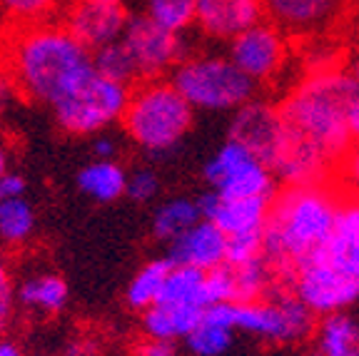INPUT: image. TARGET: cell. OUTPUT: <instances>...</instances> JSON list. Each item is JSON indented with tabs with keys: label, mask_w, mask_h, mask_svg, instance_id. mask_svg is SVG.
Returning a JSON list of instances; mask_svg holds the SVG:
<instances>
[{
	"label": "cell",
	"mask_w": 359,
	"mask_h": 356,
	"mask_svg": "<svg viewBox=\"0 0 359 356\" xmlns=\"http://www.w3.org/2000/svg\"><path fill=\"white\" fill-rule=\"evenodd\" d=\"M359 107V80L347 67L304 73L280 102L285 130L304 139L339 167L354 147V112Z\"/></svg>",
	"instance_id": "6da1fadb"
},
{
	"label": "cell",
	"mask_w": 359,
	"mask_h": 356,
	"mask_svg": "<svg viewBox=\"0 0 359 356\" xmlns=\"http://www.w3.org/2000/svg\"><path fill=\"white\" fill-rule=\"evenodd\" d=\"M344 192L334 182L282 187L264 224V259L275 277L292 282L294 272L322 249L342 210Z\"/></svg>",
	"instance_id": "7a4b0ae2"
},
{
	"label": "cell",
	"mask_w": 359,
	"mask_h": 356,
	"mask_svg": "<svg viewBox=\"0 0 359 356\" xmlns=\"http://www.w3.org/2000/svg\"><path fill=\"white\" fill-rule=\"evenodd\" d=\"M8 57L20 93L50 107L93 73V53L55 22L22 28L11 40Z\"/></svg>",
	"instance_id": "3957f363"
},
{
	"label": "cell",
	"mask_w": 359,
	"mask_h": 356,
	"mask_svg": "<svg viewBox=\"0 0 359 356\" xmlns=\"http://www.w3.org/2000/svg\"><path fill=\"white\" fill-rule=\"evenodd\" d=\"M195 123V107L170 80H145L130 93L123 128L135 145L163 155L187 137Z\"/></svg>",
	"instance_id": "277c9868"
},
{
	"label": "cell",
	"mask_w": 359,
	"mask_h": 356,
	"mask_svg": "<svg viewBox=\"0 0 359 356\" xmlns=\"http://www.w3.org/2000/svg\"><path fill=\"white\" fill-rule=\"evenodd\" d=\"M170 83L195 110L205 112H235L257 93V85L230 57L217 53L187 55L172 70Z\"/></svg>",
	"instance_id": "5b68a950"
},
{
	"label": "cell",
	"mask_w": 359,
	"mask_h": 356,
	"mask_svg": "<svg viewBox=\"0 0 359 356\" xmlns=\"http://www.w3.org/2000/svg\"><path fill=\"white\" fill-rule=\"evenodd\" d=\"M208 309H212L235 331H245L264 344H299L317 329L314 312L294 292H275L269 299L247 304H215Z\"/></svg>",
	"instance_id": "8992f818"
},
{
	"label": "cell",
	"mask_w": 359,
	"mask_h": 356,
	"mask_svg": "<svg viewBox=\"0 0 359 356\" xmlns=\"http://www.w3.org/2000/svg\"><path fill=\"white\" fill-rule=\"evenodd\" d=\"M130 93H133L130 85L102 78L93 67V73L83 83L75 85L60 102L53 105V115L57 128L67 135L78 137L102 135L110 125L123 123Z\"/></svg>",
	"instance_id": "52a82bcc"
},
{
	"label": "cell",
	"mask_w": 359,
	"mask_h": 356,
	"mask_svg": "<svg viewBox=\"0 0 359 356\" xmlns=\"http://www.w3.org/2000/svg\"><path fill=\"white\" fill-rule=\"evenodd\" d=\"M210 189L222 197H272L277 195V177L267 162L259 160L245 145L227 139L205 165Z\"/></svg>",
	"instance_id": "ba28073f"
},
{
	"label": "cell",
	"mask_w": 359,
	"mask_h": 356,
	"mask_svg": "<svg viewBox=\"0 0 359 356\" xmlns=\"http://www.w3.org/2000/svg\"><path fill=\"white\" fill-rule=\"evenodd\" d=\"M227 57L257 88L269 85L282 78L292 60L290 35L272 20H262L227 43Z\"/></svg>",
	"instance_id": "9c48e42d"
},
{
	"label": "cell",
	"mask_w": 359,
	"mask_h": 356,
	"mask_svg": "<svg viewBox=\"0 0 359 356\" xmlns=\"http://www.w3.org/2000/svg\"><path fill=\"white\" fill-rule=\"evenodd\" d=\"M130 55L135 60L137 80H163V75H172V70L187 57L185 35L170 33L152 22L147 15H135L128 20L123 33Z\"/></svg>",
	"instance_id": "30bf717a"
},
{
	"label": "cell",
	"mask_w": 359,
	"mask_h": 356,
	"mask_svg": "<svg viewBox=\"0 0 359 356\" xmlns=\"http://www.w3.org/2000/svg\"><path fill=\"white\" fill-rule=\"evenodd\" d=\"M282 137H285V123H282L280 105L275 102L255 97L240 110L232 112L227 139L245 145L267 165L275 160Z\"/></svg>",
	"instance_id": "8fae6325"
},
{
	"label": "cell",
	"mask_w": 359,
	"mask_h": 356,
	"mask_svg": "<svg viewBox=\"0 0 359 356\" xmlns=\"http://www.w3.org/2000/svg\"><path fill=\"white\" fill-rule=\"evenodd\" d=\"M62 18L67 33L78 38V43H83L90 53L123 38L130 20L123 3H85V0H70Z\"/></svg>",
	"instance_id": "7c38bea8"
},
{
	"label": "cell",
	"mask_w": 359,
	"mask_h": 356,
	"mask_svg": "<svg viewBox=\"0 0 359 356\" xmlns=\"http://www.w3.org/2000/svg\"><path fill=\"white\" fill-rule=\"evenodd\" d=\"M314 262L325 264L337 277L347 279L349 284L359 287V200L344 197L339 217L332 229L330 240L314 256Z\"/></svg>",
	"instance_id": "4fadbf2b"
},
{
	"label": "cell",
	"mask_w": 359,
	"mask_h": 356,
	"mask_svg": "<svg viewBox=\"0 0 359 356\" xmlns=\"http://www.w3.org/2000/svg\"><path fill=\"white\" fill-rule=\"evenodd\" d=\"M264 18V0H197L195 25L217 43H232Z\"/></svg>",
	"instance_id": "5bb4252c"
},
{
	"label": "cell",
	"mask_w": 359,
	"mask_h": 356,
	"mask_svg": "<svg viewBox=\"0 0 359 356\" xmlns=\"http://www.w3.org/2000/svg\"><path fill=\"white\" fill-rule=\"evenodd\" d=\"M272 200L269 197H242V200H232V197H222L210 189L197 202H200L202 219H210L227 237H235V234L262 232L269 219Z\"/></svg>",
	"instance_id": "9a60e30c"
},
{
	"label": "cell",
	"mask_w": 359,
	"mask_h": 356,
	"mask_svg": "<svg viewBox=\"0 0 359 356\" xmlns=\"http://www.w3.org/2000/svg\"><path fill=\"white\" fill-rule=\"evenodd\" d=\"M168 259L175 267H192L200 272L227 264V234L210 219H202L177 240L170 242Z\"/></svg>",
	"instance_id": "2e32d148"
},
{
	"label": "cell",
	"mask_w": 359,
	"mask_h": 356,
	"mask_svg": "<svg viewBox=\"0 0 359 356\" xmlns=\"http://www.w3.org/2000/svg\"><path fill=\"white\" fill-rule=\"evenodd\" d=\"M267 18L287 35L314 38L339 15L342 0H264Z\"/></svg>",
	"instance_id": "e0dca14e"
},
{
	"label": "cell",
	"mask_w": 359,
	"mask_h": 356,
	"mask_svg": "<svg viewBox=\"0 0 359 356\" xmlns=\"http://www.w3.org/2000/svg\"><path fill=\"white\" fill-rule=\"evenodd\" d=\"M205 317L200 306H177V304H155L142 312V329L145 336L163 341H185Z\"/></svg>",
	"instance_id": "ac0fdd59"
},
{
	"label": "cell",
	"mask_w": 359,
	"mask_h": 356,
	"mask_svg": "<svg viewBox=\"0 0 359 356\" xmlns=\"http://www.w3.org/2000/svg\"><path fill=\"white\" fill-rule=\"evenodd\" d=\"M312 339L317 356H359V322L347 312L322 317Z\"/></svg>",
	"instance_id": "d6986e66"
},
{
	"label": "cell",
	"mask_w": 359,
	"mask_h": 356,
	"mask_svg": "<svg viewBox=\"0 0 359 356\" xmlns=\"http://www.w3.org/2000/svg\"><path fill=\"white\" fill-rule=\"evenodd\" d=\"M130 174L115 160H95L78 172V187L95 202H115L128 195Z\"/></svg>",
	"instance_id": "ffe728a7"
},
{
	"label": "cell",
	"mask_w": 359,
	"mask_h": 356,
	"mask_svg": "<svg viewBox=\"0 0 359 356\" xmlns=\"http://www.w3.org/2000/svg\"><path fill=\"white\" fill-rule=\"evenodd\" d=\"M197 222H202V210L200 202L190 200V197H175L168 200L165 205H160L152 214V234L157 240L172 242L180 234H185L187 229H192Z\"/></svg>",
	"instance_id": "44dd1931"
},
{
	"label": "cell",
	"mask_w": 359,
	"mask_h": 356,
	"mask_svg": "<svg viewBox=\"0 0 359 356\" xmlns=\"http://www.w3.org/2000/svg\"><path fill=\"white\" fill-rule=\"evenodd\" d=\"M18 301L33 312L55 314L67 304V284L60 274H35L18 287Z\"/></svg>",
	"instance_id": "7402d4cb"
},
{
	"label": "cell",
	"mask_w": 359,
	"mask_h": 356,
	"mask_svg": "<svg viewBox=\"0 0 359 356\" xmlns=\"http://www.w3.org/2000/svg\"><path fill=\"white\" fill-rule=\"evenodd\" d=\"M172 267L175 264L168 256H163V259H152L142 269H137V274L130 279L128 292H125L128 304L133 309H140V312H147L150 306H155L163 296L165 282H168Z\"/></svg>",
	"instance_id": "603a6c76"
},
{
	"label": "cell",
	"mask_w": 359,
	"mask_h": 356,
	"mask_svg": "<svg viewBox=\"0 0 359 356\" xmlns=\"http://www.w3.org/2000/svg\"><path fill=\"white\" fill-rule=\"evenodd\" d=\"M235 329L219 319L212 309H205V317L197 324V329L185 339L192 356H224L230 351Z\"/></svg>",
	"instance_id": "cb8c5ba5"
},
{
	"label": "cell",
	"mask_w": 359,
	"mask_h": 356,
	"mask_svg": "<svg viewBox=\"0 0 359 356\" xmlns=\"http://www.w3.org/2000/svg\"><path fill=\"white\" fill-rule=\"evenodd\" d=\"M205 277H208V272H200V269L172 267L168 282H165L163 296H160V301H157V304L200 306V309H208Z\"/></svg>",
	"instance_id": "d4e9b609"
},
{
	"label": "cell",
	"mask_w": 359,
	"mask_h": 356,
	"mask_svg": "<svg viewBox=\"0 0 359 356\" xmlns=\"http://www.w3.org/2000/svg\"><path fill=\"white\" fill-rule=\"evenodd\" d=\"M235 272V287H237V304H247V301H259L267 296L272 289V279H275V269L269 267L264 256L252 259L245 264H230Z\"/></svg>",
	"instance_id": "484cf974"
},
{
	"label": "cell",
	"mask_w": 359,
	"mask_h": 356,
	"mask_svg": "<svg viewBox=\"0 0 359 356\" xmlns=\"http://www.w3.org/2000/svg\"><path fill=\"white\" fill-rule=\"evenodd\" d=\"M35 229V212L25 197L0 200V240L6 245H22Z\"/></svg>",
	"instance_id": "4316f807"
},
{
	"label": "cell",
	"mask_w": 359,
	"mask_h": 356,
	"mask_svg": "<svg viewBox=\"0 0 359 356\" xmlns=\"http://www.w3.org/2000/svg\"><path fill=\"white\" fill-rule=\"evenodd\" d=\"M93 67H95V73H100L102 78H110L115 83L133 85L137 80L135 60L123 40H115V43L93 53Z\"/></svg>",
	"instance_id": "83f0119b"
},
{
	"label": "cell",
	"mask_w": 359,
	"mask_h": 356,
	"mask_svg": "<svg viewBox=\"0 0 359 356\" xmlns=\"http://www.w3.org/2000/svg\"><path fill=\"white\" fill-rule=\"evenodd\" d=\"M147 18L170 33L182 35L195 25L197 0H147Z\"/></svg>",
	"instance_id": "f1b7e54d"
},
{
	"label": "cell",
	"mask_w": 359,
	"mask_h": 356,
	"mask_svg": "<svg viewBox=\"0 0 359 356\" xmlns=\"http://www.w3.org/2000/svg\"><path fill=\"white\" fill-rule=\"evenodd\" d=\"M65 0H0V13L20 25H40L55 15Z\"/></svg>",
	"instance_id": "f546056e"
},
{
	"label": "cell",
	"mask_w": 359,
	"mask_h": 356,
	"mask_svg": "<svg viewBox=\"0 0 359 356\" xmlns=\"http://www.w3.org/2000/svg\"><path fill=\"white\" fill-rule=\"evenodd\" d=\"M205 294H208V306L215 304H237V287L235 272L230 264L212 269L205 277Z\"/></svg>",
	"instance_id": "4dcf8cb0"
},
{
	"label": "cell",
	"mask_w": 359,
	"mask_h": 356,
	"mask_svg": "<svg viewBox=\"0 0 359 356\" xmlns=\"http://www.w3.org/2000/svg\"><path fill=\"white\" fill-rule=\"evenodd\" d=\"M264 256V229L227 237V264H245Z\"/></svg>",
	"instance_id": "1f68e13d"
},
{
	"label": "cell",
	"mask_w": 359,
	"mask_h": 356,
	"mask_svg": "<svg viewBox=\"0 0 359 356\" xmlns=\"http://www.w3.org/2000/svg\"><path fill=\"white\" fill-rule=\"evenodd\" d=\"M160 192V179L152 170H137L128 177V195L133 202H152Z\"/></svg>",
	"instance_id": "d6a6232c"
},
{
	"label": "cell",
	"mask_w": 359,
	"mask_h": 356,
	"mask_svg": "<svg viewBox=\"0 0 359 356\" xmlns=\"http://www.w3.org/2000/svg\"><path fill=\"white\" fill-rule=\"evenodd\" d=\"M337 177H339V187L347 197H357L359 200V142L342 157L339 167H337Z\"/></svg>",
	"instance_id": "836d02e7"
},
{
	"label": "cell",
	"mask_w": 359,
	"mask_h": 356,
	"mask_svg": "<svg viewBox=\"0 0 359 356\" xmlns=\"http://www.w3.org/2000/svg\"><path fill=\"white\" fill-rule=\"evenodd\" d=\"M15 304V284H13V274L8 269L6 259L0 256V322L6 324Z\"/></svg>",
	"instance_id": "e575fe53"
},
{
	"label": "cell",
	"mask_w": 359,
	"mask_h": 356,
	"mask_svg": "<svg viewBox=\"0 0 359 356\" xmlns=\"http://www.w3.org/2000/svg\"><path fill=\"white\" fill-rule=\"evenodd\" d=\"M25 177L20 172H13L8 170L3 177H0V200H18V197H25Z\"/></svg>",
	"instance_id": "d590c367"
},
{
	"label": "cell",
	"mask_w": 359,
	"mask_h": 356,
	"mask_svg": "<svg viewBox=\"0 0 359 356\" xmlns=\"http://www.w3.org/2000/svg\"><path fill=\"white\" fill-rule=\"evenodd\" d=\"M135 356H177L175 341H163V339H142L140 344L135 346Z\"/></svg>",
	"instance_id": "8d00e7d4"
},
{
	"label": "cell",
	"mask_w": 359,
	"mask_h": 356,
	"mask_svg": "<svg viewBox=\"0 0 359 356\" xmlns=\"http://www.w3.org/2000/svg\"><path fill=\"white\" fill-rule=\"evenodd\" d=\"M115 152H118V142H115L110 135H97V137L93 139V155H95L97 160H112Z\"/></svg>",
	"instance_id": "74e56055"
},
{
	"label": "cell",
	"mask_w": 359,
	"mask_h": 356,
	"mask_svg": "<svg viewBox=\"0 0 359 356\" xmlns=\"http://www.w3.org/2000/svg\"><path fill=\"white\" fill-rule=\"evenodd\" d=\"M18 93H20V88H18L15 78H13V75H3V73H0V112L6 110V107L11 105L13 100H15Z\"/></svg>",
	"instance_id": "f35d334b"
},
{
	"label": "cell",
	"mask_w": 359,
	"mask_h": 356,
	"mask_svg": "<svg viewBox=\"0 0 359 356\" xmlns=\"http://www.w3.org/2000/svg\"><path fill=\"white\" fill-rule=\"evenodd\" d=\"M65 356H100V349H97L95 341L90 339H75L73 344L65 349Z\"/></svg>",
	"instance_id": "ab89813d"
},
{
	"label": "cell",
	"mask_w": 359,
	"mask_h": 356,
	"mask_svg": "<svg viewBox=\"0 0 359 356\" xmlns=\"http://www.w3.org/2000/svg\"><path fill=\"white\" fill-rule=\"evenodd\" d=\"M0 356H22V351L18 349L13 341L8 339H0Z\"/></svg>",
	"instance_id": "60d3db41"
},
{
	"label": "cell",
	"mask_w": 359,
	"mask_h": 356,
	"mask_svg": "<svg viewBox=\"0 0 359 356\" xmlns=\"http://www.w3.org/2000/svg\"><path fill=\"white\" fill-rule=\"evenodd\" d=\"M11 170V155H8V150H6V145L0 142V177Z\"/></svg>",
	"instance_id": "b9f144b4"
},
{
	"label": "cell",
	"mask_w": 359,
	"mask_h": 356,
	"mask_svg": "<svg viewBox=\"0 0 359 356\" xmlns=\"http://www.w3.org/2000/svg\"><path fill=\"white\" fill-rule=\"evenodd\" d=\"M347 70L354 75V78L359 80V48H357V50H354V55L349 57V65H347Z\"/></svg>",
	"instance_id": "7bdbcfd3"
},
{
	"label": "cell",
	"mask_w": 359,
	"mask_h": 356,
	"mask_svg": "<svg viewBox=\"0 0 359 356\" xmlns=\"http://www.w3.org/2000/svg\"><path fill=\"white\" fill-rule=\"evenodd\" d=\"M354 137H357V142H359V107H357V112H354Z\"/></svg>",
	"instance_id": "ee69618b"
},
{
	"label": "cell",
	"mask_w": 359,
	"mask_h": 356,
	"mask_svg": "<svg viewBox=\"0 0 359 356\" xmlns=\"http://www.w3.org/2000/svg\"><path fill=\"white\" fill-rule=\"evenodd\" d=\"M85 3H120V0H85Z\"/></svg>",
	"instance_id": "f6af8a7d"
},
{
	"label": "cell",
	"mask_w": 359,
	"mask_h": 356,
	"mask_svg": "<svg viewBox=\"0 0 359 356\" xmlns=\"http://www.w3.org/2000/svg\"><path fill=\"white\" fill-rule=\"evenodd\" d=\"M3 327H6V324H3V322H0V334H3Z\"/></svg>",
	"instance_id": "bcb514c9"
}]
</instances>
